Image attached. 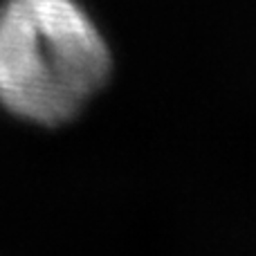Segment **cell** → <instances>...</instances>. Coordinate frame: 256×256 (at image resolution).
I'll use <instances>...</instances> for the list:
<instances>
[{
  "instance_id": "cell-1",
  "label": "cell",
  "mask_w": 256,
  "mask_h": 256,
  "mask_svg": "<svg viewBox=\"0 0 256 256\" xmlns=\"http://www.w3.org/2000/svg\"><path fill=\"white\" fill-rule=\"evenodd\" d=\"M110 52L72 0L0 7V102L38 126H63L104 88Z\"/></svg>"
}]
</instances>
